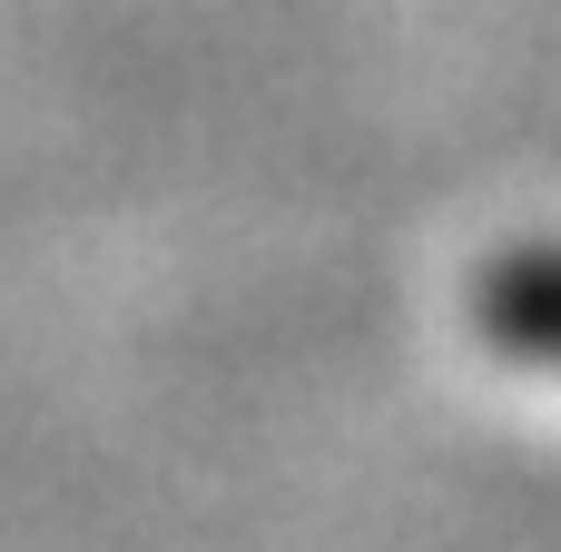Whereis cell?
Here are the masks:
<instances>
[{
    "mask_svg": "<svg viewBox=\"0 0 561 552\" xmlns=\"http://www.w3.org/2000/svg\"><path fill=\"white\" fill-rule=\"evenodd\" d=\"M473 316L513 365H561V247L493 257V277L473 286Z\"/></svg>",
    "mask_w": 561,
    "mask_h": 552,
    "instance_id": "obj_1",
    "label": "cell"
}]
</instances>
